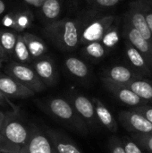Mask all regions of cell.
I'll return each instance as SVG.
<instances>
[{
    "mask_svg": "<svg viewBox=\"0 0 152 153\" xmlns=\"http://www.w3.org/2000/svg\"><path fill=\"white\" fill-rule=\"evenodd\" d=\"M68 100L72 103L76 112L85 121L89 127L94 129L98 126L99 122L98 120L95 107L91 100L83 94L72 91L68 96Z\"/></svg>",
    "mask_w": 152,
    "mask_h": 153,
    "instance_id": "6",
    "label": "cell"
},
{
    "mask_svg": "<svg viewBox=\"0 0 152 153\" xmlns=\"http://www.w3.org/2000/svg\"><path fill=\"white\" fill-rule=\"evenodd\" d=\"M45 108L52 117L70 129L75 130L82 135L88 134L89 126L68 100L63 98L50 99L45 103Z\"/></svg>",
    "mask_w": 152,
    "mask_h": 153,
    "instance_id": "3",
    "label": "cell"
},
{
    "mask_svg": "<svg viewBox=\"0 0 152 153\" xmlns=\"http://www.w3.org/2000/svg\"><path fill=\"white\" fill-rule=\"evenodd\" d=\"M6 10V4L3 0H0V15H2Z\"/></svg>",
    "mask_w": 152,
    "mask_h": 153,
    "instance_id": "37",
    "label": "cell"
},
{
    "mask_svg": "<svg viewBox=\"0 0 152 153\" xmlns=\"http://www.w3.org/2000/svg\"><path fill=\"white\" fill-rule=\"evenodd\" d=\"M0 91L7 98L13 99H27L36 94V92L22 84L14 78L2 73H0Z\"/></svg>",
    "mask_w": 152,
    "mask_h": 153,
    "instance_id": "10",
    "label": "cell"
},
{
    "mask_svg": "<svg viewBox=\"0 0 152 153\" xmlns=\"http://www.w3.org/2000/svg\"><path fill=\"white\" fill-rule=\"evenodd\" d=\"M22 34L28 47L31 58L36 60L39 57L44 56V55L47 51V47L44 40L39 37L36 36L35 34L30 32H23Z\"/></svg>",
    "mask_w": 152,
    "mask_h": 153,
    "instance_id": "19",
    "label": "cell"
},
{
    "mask_svg": "<svg viewBox=\"0 0 152 153\" xmlns=\"http://www.w3.org/2000/svg\"><path fill=\"white\" fill-rule=\"evenodd\" d=\"M32 17L29 11H14L6 13L2 19V24L14 31H22L28 28L31 22Z\"/></svg>",
    "mask_w": 152,
    "mask_h": 153,
    "instance_id": "15",
    "label": "cell"
},
{
    "mask_svg": "<svg viewBox=\"0 0 152 153\" xmlns=\"http://www.w3.org/2000/svg\"><path fill=\"white\" fill-rule=\"evenodd\" d=\"M132 138L143 150L152 153V134H133L131 133Z\"/></svg>",
    "mask_w": 152,
    "mask_h": 153,
    "instance_id": "27",
    "label": "cell"
},
{
    "mask_svg": "<svg viewBox=\"0 0 152 153\" xmlns=\"http://www.w3.org/2000/svg\"><path fill=\"white\" fill-rule=\"evenodd\" d=\"M32 68L46 86H54L57 82L58 74L54 61L48 56H42L34 60Z\"/></svg>",
    "mask_w": 152,
    "mask_h": 153,
    "instance_id": "13",
    "label": "cell"
},
{
    "mask_svg": "<svg viewBox=\"0 0 152 153\" xmlns=\"http://www.w3.org/2000/svg\"><path fill=\"white\" fill-rule=\"evenodd\" d=\"M125 38L129 41L146 59L148 65L152 70V47L151 45L131 25V23L125 20Z\"/></svg>",
    "mask_w": 152,
    "mask_h": 153,
    "instance_id": "12",
    "label": "cell"
},
{
    "mask_svg": "<svg viewBox=\"0 0 152 153\" xmlns=\"http://www.w3.org/2000/svg\"><path fill=\"white\" fill-rule=\"evenodd\" d=\"M126 20L152 47V32L149 28L139 0L133 1L130 4V9L126 14Z\"/></svg>",
    "mask_w": 152,
    "mask_h": 153,
    "instance_id": "9",
    "label": "cell"
},
{
    "mask_svg": "<svg viewBox=\"0 0 152 153\" xmlns=\"http://www.w3.org/2000/svg\"><path fill=\"white\" fill-rule=\"evenodd\" d=\"M5 119H6V113L0 110V133L2 132V129L4 126Z\"/></svg>",
    "mask_w": 152,
    "mask_h": 153,
    "instance_id": "35",
    "label": "cell"
},
{
    "mask_svg": "<svg viewBox=\"0 0 152 153\" xmlns=\"http://www.w3.org/2000/svg\"><path fill=\"white\" fill-rule=\"evenodd\" d=\"M108 53V49L103 45L101 41H95L89 43L82 48V54L92 60H99L105 57Z\"/></svg>",
    "mask_w": 152,
    "mask_h": 153,
    "instance_id": "22",
    "label": "cell"
},
{
    "mask_svg": "<svg viewBox=\"0 0 152 153\" xmlns=\"http://www.w3.org/2000/svg\"><path fill=\"white\" fill-rule=\"evenodd\" d=\"M17 37L18 34L15 31L0 30V43L9 58L13 56Z\"/></svg>",
    "mask_w": 152,
    "mask_h": 153,
    "instance_id": "24",
    "label": "cell"
},
{
    "mask_svg": "<svg viewBox=\"0 0 152 153\" xmlns=\"http://www.w3.org/2000/svg\"><path fill=\"white\" fill-rule=\"evenodd\" d=\"M122 141L127 153H143L142 148L136 143V142L133 139L125 137L124 139H122Z\"/></svg>",
    "mask_w": 152,
    "mask_h": 153,
    "instance_id": "31",
    "label": "cell"
},
{
    "mask_svg": "<svg viewBox=\"0 0 152 153\" xmlns=\"http://www.w3.org/2000/svg\"><path fill=\"white\" fill-rule=\"evenodd\" d=\"M101 81L103 82L105 88L109 92H111V94L115 98H116L121 103L133 108L149 105L148 102H146L138 95H136L128 86L114 83L104 79H101Z\"/></svg>",
    "mask_w": 152,
    "mask_h": 153,
    "instance_id": "8",
    "label": "cell"
},
{
    "mask_svg": "<svg viewBox=\"0 0 152 153\" xmlns=\"http://www.w3.org/2000/svg\"><path fill=\"white\" fill-rule=\"evenodd\" d=\"M110 153H127L123 141L117 137H112L109 141Z\"/></svg>",
    "mask_w": 152,
    "mask_h": 153,
    "instance_id": "30",
    "label": "cell"
},
{
    "mask_svg": "<svg viewBox=\"0 0 152 153\" xmlns=\"http://www.w3.org/2000/svg\"><path fill=\"white\" fill-rule=\"evenodd\" d=\"M94 107L96 115L98 117V120L100 125H102L105 128H107L108 131L112 133H116L118 130V125L111 114L110 110L105 106V104L98 98H92L91 99Z\"/></svg>",
    "mask_w": 152,
    "mask_h": 153,
    "instance_id": "18",
    "label": "cell"
},
{
    "mask_svg": "<svg viewBox=\"0 0 152 153\" xmlns=\"http://www.w3.org/2000/svg\"><path fill=\"white\" fill-rule=\"evenodd\" d=\"M4 74L14 78L22 84L32 90L34 92H41L46 90V84L40 80L32 67L19 62H10L4 66Z\"/></svg>",
    "mask_w": 152,
    "mask_h": 153,
    "instance_id": "4",
    "label": "cell"
},
{
    "mask_svg": "<svg viewBox=\"0 0 152 153\" xmlns=\"http://www.w3.org/2000/svg\"><path fill=\"white\" fill-rule=\"evenodd\" d=\"M121 0H86V2L96 8H108L116 5Z\"/></svg>",
    "mask_w": 152,
    "mask_h": 153,
    "instance_id": "29",
    "label": "cell"
},
{
    "mask_svg": "<svg viewBox=\"0 0 152 153\" xmlns=\"http://www.w3.org/2000/svg\"><path fill=\"white\" fill-rule=\"evenodd\" d=\"M133 110L142 114L146 119H148L152 124V107L150 105H145L138 108H133Z\"/></svg>",
    "mask_w": 152,
    "mask_h": 153,
    "instance_id": "32",
    "label": "cell"
},
{
    "mask_svg": "<svg viewBox=\"0 0 152 153\" xmlns=\"http://www.w3.org/2000/svg\"><path fill=\"white\" fill-rule=\"evenodd\" d=\"M4 60H2V59H0V68H1L2 66H3V63H4Z\"/></svg>",
    "mask_w": 152,
    "mask_h": 153,
    "instance_id": "39",
    "label": "cell"
},
{
    "mask_svg": "<svg viewBox=\"0 0 152 153\" xmlns=\"http://www.w3.org/2000/svg\"><path fill=\"white\" fill-rule=\"evenodd\" d=\"M125 52L131 65L140 75H151L152 70L144 56L127 40L125 42Z\"/></svg>",
    "mask_w": 152,
    "mask_h": 153,
    "instance_id": "17",
    "label": "cell"
},
{
    "mask_svg": "<svg viewBox=\"0 0 152 153\" xmlns=\"http://www.w3.org/2000/svg\"><path fill=\"white\" fill-rule=\"evenodd\" d=\"M44 34L62 51H73L80 44L78 25L73 19L65 18L48 22L44 28Z\"/></svg>",
    "mask_w": 152,
    "mask_h": 153,
    "instance_id": "1",
    "label": "cell"
},
{
    "mask_svg": "<svg viewBox=\"0 0 152 153\" xmlns=\"http://www.w3.org/2000/svg\"><path fill=\"white\" fill-rule=\"evenodd\" d=\"M115 15H106L90 22L81 33L80 43L87 45L95 41H101L106 32L116 22Z\"/></svg>",
    "mask_w": 152,
    "mask_h": 153,
    "instance_id": "5",
    "label": "cell"
},
{
    "mask_svg": "<svg viewBox=\"0 0 152 153\" xmlns=\"http://www.w3.org/2000/svg\"><path fill=\"white\" fill-rule=\"evenodd\" d=\"M1 134L4 141V153H21L30 139L31 129L21 120L17 110L6 113Z\"/></svg>",
    "mask_w": 152,
    "mask_h": 153,
    "instance_id": "2",
    "label": "cell"
},
{
    "mask_svg": "<svg viewBox=\"0 0 152 153\" xmlns=\"http://www.w3.org/2000/svg\"><path fill=\"white\" fill-rule=\"evenodd\" d=\"M21 153H56L46 132L33 127L27 144Z\"/></svg>",
    "mask_w": 152,
    "mask_h": 153,
    "instance_id": "11",
    "label": "cell"
},
{
    "mask_svg": "<svg viewBox=\"0 0 152 153\" xmlns=\"http://www.w3.org/2000/svg\"><path fill=\"white\" fill-rule=\"evenodd\" d=\"M0 59H2V60H4V61H7V60L9 59L7 54H6L5 51L4 50V48H3L1 43H0Z\"/></svg>",
    "mask_w": 152,
    "mask_h": 153,
    "instance_id": "36",
    "label": "cell"
},
{
    "mask_svg": "<svg viewBox=\"0 0 152 153\" xmlns=\"http://www.w3.org/2000/svg\"><path fill=\"white\" fill-rule=\"evenodd\" d=\"M13 56H14L15 59L17 60V62L22 63V64H28L32 59L22 33L18 34L17 41H16L15 48H14Z\"/></svg>",
    "mask_w": 152,
    "mask_h": 153,
    "instance_id": "25",
    "label": "cell"
},
{
    "mask_svg": "<svg viewBox=\"0 0 152 153\" xmlns=\"http://www.w3.org/2000/svg\"><path fill=\"white\" fill-rule=\"evenodd\" d=\"M119 40V33H118V26L115 25V23L110 27V29L106 32L104 37L101 39L103 45L108 48H113Z\"/></svg>",
    "mask_w": 152,
    "mask_h": 153,
    "instance_id": "26",
    "label": "cell"
},
{
    "mask_svg": "<svg viewBox=\"0 0 152 153\" xmlns=\"http://www.w3.org/2000/svg\"><path fill=\"white\" fill-rule=\"evenodd\" d=\"M141 7L144 13L147 23L152 32V7L151 0H139Z\"/></svg>",
    "mask_w": 152,
    "mask_h": 153,
    "instance_id": "28",
    "label": "cell"
},
{
    "mask_svg": "<svg viewBox=\"0 0 152 153\" xmlns=\"http://www.w3.org/2000/svg\"><path fill=\"white\" fill-rule=\"evenodd\" d=\"M1 106H4V105H3L2 103H0V107H1Z\"/></svg>",
    "mask_w": 152,
    "mask_h": 153,
    "instance_id": "40",
    "label": "cell"
},
{
    "mask_svg": "<svg viewBox=\"0 0 152 153\" xmlns=\"http://www.w3.org/2000/svg\"><path fill=\"white\" fill-rule=\"evenodd\" d=\"M120 124L130 133L133 134H152V124L137 111L123 110L118 114Z\"/></svg>",
    "mask_w": 152,
    "mask_h": 153,
    "instance_id": "7",
    "label": "cell"
},
{
    "mask_svg": "<svg viewBox=\"0 0 152 153\" xmlns=\"http://www.w3.org/2000/svg\"><path fill=\"white\" fill-rule=\"evenodd\" d=\"M0 150L4 153V141L1 133H0Z\"/></svg>",
    "mask_w": 152,
    "mask_h": 153,
    "instance_id": "38",
    "label": "cell"
},
{
    "mask_svg": "<svg viewBox=\"0 0 152 153\" xmlns=\"http://www.w3.org/2000/svg\"><path fill=\"white\" fill-rule=\"evenodd\" d=\"M0 153H4V152H2V151L0 150Z\"/></svg>",
    "mask_w": 152,
    "mask_h": 153,
    "instance_id": "41",
    "label": "cell"
},
{
    "mask_svg": "<svg viewBox=\"0 0 152 153\" xmlns=\"http://www.w3.org/2000/svg\"><path fill=\"white\" fill-rule=\"evenodd\" d=\"M0 103H2L3 105H4L5 103H7V104H9V105L13 108V111H17V110H18V108H17L14 105H13V104L10 102L9 98H7L1 91H0Z\"/></svg>",
    "mask_w": 152,
    "mask_h": 153,
    "instance_id": "33",
    "label": "cell"
},
{
    "mask_svg": "<svg viewBox=\"0 0 152 153\" xmlns=\"http://www.w3.org/2000/svg\"><path fill=\"white\" fill-rule=\"evenodd\" d=\"M40 8L44 18L49 21V22H54L57 20L61 13V0H46Z\"/></svg>",
    "mask_w": 152,
    "mask_h": 153,
    "instance_id": "23",
    "label": "cell"
},
{
    "mask_svg": "<svg viewBox=\"0 0 152 153\" xmlns=\"http://www.w3.org/2000/svg\"><path fill=\"white\" fill-rule=\"evenodd\" d=\"M126 86L146 102L152 101V82L150 80L140 77L132 81Z\"/></svg>",
    "mask_w": 152,
    "mask_h": 153,
    "instance_id": "20",
    "label": "cell"
},
{
    "mask_svg": "<svg viewBox=\"0 0 152 153\" xmlns=\"http://www.w3.org/2000/svg\"><path fill=\"white\" fill-rule=\"evenodd\" d=\"M140 77L143 76L125 65H114L107 69L101 75V79L122 85H127L132 81Z\"/></svg>",
    "mask_w": 152,
    "mask_h": 153,
    "instance_id": "14",
    "label": "cell"
},
{
    "mask_svg": "<svg viewBox=\"0 0 152 153\" xmlns=\"http://www.w3.org/2000/svg\"><path fill=\"white\" fill-rule=\"evenodd\" d=\"M65 66L73 76L78 79H85L90 74V69L86 63L75 56L67 57L65 60Z\"/></svg>",
    "mask_w": 152,
    "mask_h": 153,
    "instance_id": "21",
    "label": "cell"
},
{
    "mask_svg": "<svg viewBox=\"0 0 152 153\" xmlns=\"http://www.w3.org/2000/svg\"><path fill=\"white\" fill-rule=\"evenodd\" d=\"M46 134L49 137L56 153H82L77 145L65 134L49 129L47 130Z\"/></svg>",
    "mask_w": 152,
    "mask_h": 153,
    "instance_id": "16",
    "label": "cell"
},
{
    "mask_svg": "<svg viewBox=\"0 0 152 153\" xmlns=\"http://www.w3.org/2000/svg\"><path fill=\"white\" fill-rule=\"evenodd\" d=\"M27 4L33 5L35 7H41L46 0H24Z\"/></svg>",
    "mask_w": 152,
    "mask_h": 153,
    "instance_id": "34",
    "label": "cell"
}]
</instances>
